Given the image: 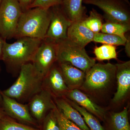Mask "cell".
<instances>
[{
	"label": "cell",
	"instance_id": "obj_1",
	"mask_svg": "<svg viewBox=\"0 0 130 130\" xmlns=\"http://www.w3.org/2000/svg\"><path fill=\"white\" fill-rule=\"evenodd\" d=\"M19 72L14 83L2 92L21 103L28 102L43 88V78L37 71L31 62L22 66Z\"/></svg>",
	"mask_w": 130,
	"mask_h": 130
},
{
	"label": "cell",
	"instance_id": "obj_2",
	"mask_svg": "<svg viewBox=\"0 0 130 130\" xmlns=\"http://www.w3.org/2000/svg\"><path fill=\"white\" fill-rule=\"evenodd\" d=\"M42 40L23 37L11 43L4 40L1 59L12 72H19L22 66L32 62Z\"/></svg>",
	"mask_w": 130,
	"mask_h": 130
},
{
	"label": "cell",
	"instance_id": "obj_3",
	"mask_svg": "<svg viewBox=\"0 0 130 130\" xmlns=\"http://www.w3.org/2000/svg\"><path fill=\"white\" fill-rule=\"evenodd\" d=\"M50 19L49 8L36 7L23 12L14 37H28L44 40Z\"/></svg>",
	"mask_w": 130,
	"mask_h": 130
},
{
	"label": "cell",
	"instance_id": "obj_4",
	"mask_svg": "<svg viewBox=\"0 0 130 130\" xmlns=\"http://www.w3.org/2000/svg\"><path fill=\"white\" fill-rule=\"evenodd\" d=\"M57 61L68 63L86 73L95 64V60L87 54L85 48L73 43L68 38L56 44Z\"/></svg>",
	"mask_w": 130,
	"mask_h": 130
},
{
	"label": "cell",
	"instance_id": "obj_5",
	"mask_svg": "<svg viewBox=\"0 0 130 130\" xmlns=\"http://www.w3.org/2000/svg\"><path fill=\"white\" fill-rule=\"evenodd\" d=\"M115 65L107 63L95 64L86 72L81 88L91 93L100 92L110 85L116 75Z\"/></svg>",
	"mask_w": 130,
	"mask_h": 130
},
{
	"label": "cell",
	"instance_id": "obj_6",
	"mask_svg": "<svg viewBox=\"0 0 130 130\" xmlns=\"http://www.w3.org/2000/svg\"><path fill=\"white\" fill-rule=\"evenodd\" d=\"M22 12L18 0H2L0 5V35L3 39L14 37Z\"/></svg>",
	"mask_w": 130,
	"mask_h": 130
},
{
	"label": "cell",
	"instance_id": "obj_7",
	"mask_svg": "<svg viewBox=\"0 0 130 130\" xmlns=\"http://www.w3.org/2000/svg\"><path fill=\"white\" fill-rule=\"evenodd\" d=\"M49 9L51 19L44 40L57 44L67 38L68 30L72 22L65 14L61 5Z\"/></svg>",
	"mask_w": 130,
	"mask_h": 130
},
{
	"label": "cell",
	"instance_id": "obj_8",
	"mask_svg": "<svg viewBox=\"0 0 130 130\" xmlns=\"http://www.w3.org/2000/svg\"><path fill=\"white\" fill-rule=\"evenodd\" d=\"M83 3L102 10L107 21L130 25L129 11L116 0H83Z\"/></svg>",
	"mask_w": 130,
	"mask_h": 130
},
{
	"label": "cell",
	"instance_id": "obj_9",
	"mask_svg": "<svg viewBox=\"0 0 130 130\" xmlns=\"http://www.w3.org/2000/svg\"><path fill=\"white\" fill-rule=\"evenodd\" d=\"M56 61V43L43 40L31 62L37 71L44 78Z\"/></svg>",
	"mask_w": 130,
	"mask_h": 130
},
{
	"label": "cell",
	"instance_id": "obj_10",
	"mask_svg": "<svg viewBox=\"0 0 130 130\" xmlns=\"http://www.w3.org/2000/svg\"><path fill=\"white\" fill-rule=\"evenodd\" d=\"M28 105L31 116L38 121L43 120L49 112L56 107L53 96L44 88L31 98Z\"/></svg>",
	"mask_w": 130,
	"mask_h": 130
},
{
	"label": "cell",
	"instance_id": "obj_11",
	"mask_svg": "<svg viewBox=\"0 0 130 130\" xmlns=\"http://www.w3.org/2000/svg\"><path fill=\"white\" fill-rule=\"evenodd\" d=\"M43 88L49 91L54 98L64 97L70 90L59 66L54 64L44 77Z\"/></svg>",
	"mask_w": 130,
	"mask_h": 130
},
{
	"label": "cell",
	"instance_id": "obj_12",
	"mask_svg": "<svg viewBox=\"0 0 130 130\" xmlns=\"http://www.w3.org/2000/svg\"><path fill=\"white\" fill-rule=\"evenodd\" d=\"M4 112L6 115L24 123L36 125L35 119L30 112L28 105H24L1 92Z\"/></svg>",
	"mask_w": 130,
	"mask_h": 130
},
{
	"label": "cell",
	"instance_id": "obj_13",
	"mask_svg": "<svg viewBox=\"0 0 130 130\" xmlns=\"http://www.w3.org/2000/svg\"><path fill=\"white\" fill-rule=\"evenodd\" d=\"M117 88L112 101L117 103L122 101L128 94L130 89V61L115 64Z\"/></svg>",
	"mask_w": 130,
	"mask_h": 130
},
{
	"label": "cell",
	"instance_id": "obj_14",
	"mask_svg": "<svg viewBox=\"0 0 130 130\" xmlns=\"http://www.w3.org/2000/svg\"><path fill=\"white\" fill-rule=\"evenodd\" d=\"M66 96L102 120L105 119V113L103 109L94 102L86 94L78 89L69 90Z\"/></svg>",
	"mask_w": 130,
	"mask_h": 130
},
{
	"label": "cell",
	"instance_id": "obj_15",
	"mask_svg": "<svg viewBox=\"0 0 130 130\" xmlns=\"http://www.w3.org/2000/svg\"><path fill=\"white\" fill-rule=\"evenodd\" d=\"M81 21L72 22L68 30L67 38L79 46L85 48L93 42L95 33L86 28Z\"/></svg>",
	"mask_w": 130,
	"mask_h": 130
},
{
	"label": "cell",
	"instance_id": "obj_16",
	"mask_svg": "<svg viewBox=\"0 0 130 130\" xmlns=\"http://www.w3.org/2000/svg\"><path fill=\"white\" fill-rule=\"evenodd\" d=\"M67 85L70 90L78 89L83 84L86 73L70 63H59Z\"/></svg>",
	"mask_w": 130,
	"mask_h": 130
},
{
	"label": "cell",
	"instance_id": "obj_17",
	"mask_svg": "<svg viewBox=\"0 0 130 130\" xmlns=\"http://www.w3.org/2000/svg\"><path fill=\"white\" fill-rule=\"evenodd\" d=\"M56 107L68 120L83 130H90L79 112L64 97L54 98Z\"/></svg>",
	"mask_w": 130,
	"mask_h": 130
},
{
	"label": "cell",
	"instance_id": "obj_18",
	"mask_svg": "<svg viewBox=\"0 0 130 130\" xmlns=\"http://www.w3.org/2000/svg\"><path fill=\"white\" fill-rule=\"evenodd\" d=\"M83 0H65L61 5L65 14L72 22L81 21L84 19L85 7Z\"/></svg>",
	"mask_w": 130,
	"mask_h": 130
},
{
	"label": "cell",
	"instance_id": "obj_19",
	"mask_svg": "<svg viewBox=\"0 0 130 130\" xmlns=\"http://www.w3.org/2000/svg\"><path fill=\"white\" fill-rule=\"evenodd\" d=\"M73 107L81 114L85 122L90 130H106L100 123V121L93 115L87 111L83 107L76 103L66 98Z\"/></svg>",
	"mask_w": 130,
	"mask_h": 130
},
{
	"label": "cell",
	"instance_id": "obj_20",
	"mask_svg": "<svg viewBox=\"0 0 130 130\" xmlns=\"http://www.w3.org/2000/svg\"><path fill=\"white\" fill-rule=\"evenodd\" d=\"M111 124L112 130H130L128 106L121 112L112 114Z\"/></svg>",
	"mask_w": 130,
	"mask_h": 130
},
{
	"label": "cell",
	"instance_id": "obj_21",
	"mask_svg": "<svg viewBox=\"0 0 130 130\" xmlns=\"http://www.w3.org/2000/svg\"><path fill=\"white\" fill-rule=\"evenodd\" d=\"M130 25L107 21L103 24L101 31L103 33H108L118 36L121 38L126 41L125 34L129 31Z\"/></svg>",
	"mask_w": 130,
	"mask_h": 130
},
{
	"label": "cell",
	"instance_id": "obj_22",
	"mask_svg": "<svg viewBox=\"0 0 130 130\" xmlns=\"http://www.w3.org/2000/svg\"><path fill=\"white\" fill-rule=\"evenodd\" d=\"M94 53L98 60H109L117 59V54L115 46L103 44L100 47H96L94 49Z\"/></svg>",
	"mask_w": 130,
	"mask_h": 130
},
{
	"label": "cell",
	"instance_id": "obj_23",
	"mask_svg": "<svg viewBox=\"0 0 130 130\" xmlns=\"http://www.w3.org/2000/svg\"><path fill=\"white\" fill-rule=\"evenodd\" d=\"M102 19L100 14L95 10L93 9L91 11L90 15L82 20L84 25L94 33H98L101 31L103 25Z\"/></svg>",
	"mask_w": 130,
	"mask_h": 130
},
{
	"label": "cell",
	"instance_id": "obj_24",
	"mask_svg": "<svg viewBox=\"0 0 130 130\" xmlns=\"http://www.w3.org/2000/svg\"><path fill=\"white\" fill-rule=\"evenodd\" d=\"M126 41L116 35L108 33H95L93 42L113 46H124Z\"/></svg>",
	"mask_w": 130,
	"mask_h": 130
},
{
	"label": "cell",
	"instance_id": "obj_25",
	"mask_svg": "<svg viewBox=\"0 0 130 130\" xmlns=\"http://www.w3.org/2000/svg\"><path fill=\"white\" fill-rule=\"evenodd\" d=\"M0 130H41L18 123L5 115L0 119Z\"/></svg>",
	"mask_w": 130,
	"mask_h": 130
},
{
	"label": "cell",
	"instance_id": "obj_26",
	"mask_svg": "<svg viewBox=\"0 0 130 130\" xmlns=\"http://www.w3.org/2000/svg\"><path fill=\"white\" fill-rule=\"evenodd\" d=\"M54 111L61 130H83L67 118L56 107Z\"/></svg>",
	"mask_w": 130,
	"mask_h": 130
},
{
	"label": "cell",
	"instance_id": "obj_27",
	"mask_svg": "<svg viewBox=\"0 0 130 130\" xmlns=\"http://www.w3.org/2000/svg\"><path fill=\"white\" fill-rule=\"evenodd\" d=\"M54 109L49 112L43 119V130H61Z\"/></svg>",
	"mask_w": 130,
	"mask_h": 130
},
{
	"label": "cell",
	"instance_id": "obj_28",
	"mask_svg": "<svg viewBox=\"0 0 130 130\" xmlns=\"http://www.w3.org/2000/svg\"><path fill=\"white\" fill-rule=\"evenodd\" d=\"M65 0H35L31 6L30 8L36 7L48 8L50 7L61 5Z\"/></svg>",
	"mask_w": 130,
	"mask_h": 130
},
{
	"label": "cell",
	"instance_id": "obj_29",
	"mask_svg": "<svg viewBox=\"0 0 130 130\" xmlns=\"http://www.w3.org/2000/svg\"><path fill=\"white\" fill-rule=\"evenodd\" d=\"M35 1V0H18L23 12L30 9L31 6Z\"/></svg>",
	"mask_w": 130,
	"mask_h": 130
},
{
	"label": "cell",
	"instance_id": "obj_30",
	"mask_svg": "<svg viewBox=\"0 0 130 130\" xmlns=\"http://www.w3.org/2000/svg\"><path fill=\"white\" fill-rule=\"evenodd\" d=\"M126 41L124 46H125V52L126 55L128 57H130V37L129 36L126 37Z\"/></svg>",
	"mask_w": 130,
	"mask_h": 130
},
{
	"label": "cell",
	"instance_id": "obj_31",
	"mask_svg": "<svg viewBox=\"0 0 130 130\" xmlns=\"http://www.w3.org/2000/svg\"><path fill=\"white\" fill-rule=\"evenodd\" d=\"M4 40L2 39L0 35V59L2 58V56L3 47V43Z\"/></svg>",
	"mask_w": 130,
	"mask_h": 130
},
{
	"label": "cell",
	"instance_id": "obj_32",
	"mask_svg": "<svg viewBox=\"0 0 130 130\" xmlns=\"http://www.w3.org/2000/svg\"><path fill=\"white\" fill-rule=\"evenodd\" d=\"M6 115V114L5 113V112L1 111H0V119H1L2 118L4 117Z\"/></svg>",
	"mask_w": 130,
	"mask_h": 130
},
{
	"label": "cell",
	"instance_id": "obj_33",
	"mask_svg": "<svg viewBox=\"0 0 130 130\" xmlns=\"http://www.w3.org/2000/svg\"><path fill=\"white\" fill-rule=\"evenodd\" d=\"M0 101L2 102V97L1 94V92H0Z\"/></svg>",
	"mask_w": 130,
	"mask_h": 130
},
{
	"label": "cell",
	"instance_id": "obj_34",
	"mask_svg": "<svg viewBox=\"0 0 130 130\" xmlns=\"http://www.w3.org/2000/svg\"><path fill=\"white\" fill-rule=\"evenodd\" d=\"M126 3H128V4H129V1L128 0H123Z\"/></svg>",
	"mask_w": 130,
	"mask_h": 130
},
{
	"label": "cell",
	"instance_id": "obj_35",
	"mask_svg": "<svg viewBox=\"0 0 130 130\" xmlns=\"http://www.w3.org/2000/svg\"><path fill=\"white\" fill-rule=\"evenodd\" d=\"M2 1V0H0V5H1V3Z\"/></svg>",
	"mask_w": 130,
	"mask_h": 130
}]
</instances>
